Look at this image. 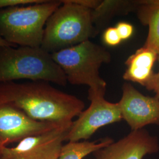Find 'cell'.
Returning a JSON list of instances; mask_svg holds the SVG:
<instances>
[{"label": "cell", "mask_w": 159, "mask_h": 159, "mask_svg": "<svg viewBox=\"0 0 159 159\" xmlns=\"http://www.w3.org/2000/svg\"><path fill=\"white\" fill-rule=\"evenodd\" d=\"M0 104H8L40 121H73L85 108L84 102L46 81L0 83Z\"/></svg>", "instance_id": "1"}, {"label": "cell", "mask_w": 159, "mask_h": 159, "mask_svg": "<svg viewBox=\"0 0 159 159\" xmlns=\"http://www.w3.org/2000/svg\"><path fill=\"white\" fill-rule=\"evenodd\" d=\"M27 79L65 86L68 81L51 53L41 47H0V83Z\"/></svg>", "instance_id": "2"}, {"label": "cell", "mask_w": 159, "mask_h": 159, "mask_svg": "<svg viewBox=\"0 0 159 159\" xmlns=\"http://www.w3.org/2000/svg\"><path fill=\"white\" fill-rule=\"evenodd\" d=\"M92 20V10L62 0V4L46 23L41 48L50 53L76 46L98 35Z\"/></svg>", "instance_id": "3"}, {"label": "cell", "mask_w": 159, "mask_h": 159, "mask_svg": "<svg viewBox=\"0 0 159 159\" xmlns=\"http://www.w3.org/2000/svg\"><path fill=\"white\" fill-rule=\"evenodd\" d=\"M62 1L0 10V36L14 46L41 47L46 23Z\"/></svg>", "instance_id": "4"}, {"label": "cell", "mask_w": 159, "mask_h": 159, "mask_svg": "<svg viewBox=\"0 0 159 159\" xmlns=\"http://www.w3.org/2000/svg\"><path fill=\"white\" fill-rule=\"evenodd\" d=\"M51 54L71 84L88 85L94 91L106 90L107 83L99 70L111 61V56L103 46L87 40Z\"/></svg>", "instance_id": "5"}, {"label": "cell", "mask_w": 159, "mask_h": 159, "mask_svg": "<svg viewBox=\"0 0 159 159\" xmlns=\"http://www.w3.org/2000/svg\"><path fill=\"white\" fill-rule=\"evenodd\" d=\"M106 90L89 89V107L83 110L73 121L67 140L80 142L89 140L101 127L119 122L122 120L118 102H111L104 98Z\"/></svg>", "instance_id": "6"}, {"label": "cell", "mask_w": 159, "mask_h": 159, "mask_svg": "<svg viewBox=\"0 0 159 159\" xmlns=\"http://www.w3.org/2000/svg\"><path fill=\"white\" fill-rule=\"evenodd\" d=\"M73 121L51 130L27 137L13 148H2L0 151V159H58L63 143L67 141Z\"/></svg>", "instance_id": "7"}, {"label": "cell", "mask_w": 159, "mask_h": 159, "mask_svg": "<svg viewBox=\"0 0 159 159\" xmlns=\"http://www.w3.org/2000/svg\"><path fill=\"white\" fill-rule=\"evenodd\" d=\"M67 123L37 121L10 104H0V151L10 144L20 142Z\"/></svg>", "instance_id": "8"}, {"label": "cell", "mask_w": 159, "mask_h": 159, "mask_svg": "<svg viewBox=\"0 0 159 159\" xmlns=\"http://www.w3.org/2000/svg\"><path fill=\"white\" fill-rule=\"evenodd\" d=\"M118 102L122 119L134 131L151 125H159V98L145 96L130 83L122 87V96Z\"/></svg>", "instance_id": "9"}, {"label": "cell", "mask_w": 159, "mask_h": 159, "mask_svg": "<svg viewBox=\"0 0 159 159\" xmlns=\"http://www.w3.org/2000/svg\"><path fill=\"white\" fill-rule=\"evenodd\" d=\"M159 152L158 137L144 129L125 136L93 153L95 159H143Z\"/></svg>", "instance_id": "10"}, {"label": "cell", "mask_w": 159, "mask_h": 159, "mask_svg": "<svg viewBox=\"0 0 159 159\" xmlns=\"http://www.w3.org/2000/svg\"><path fill=\"white\" fill-rule=\"evenodd\" d=\"M158 58L159 54L151 48L144 46L139 48L125 61L127 69L123 79L138 83L147 89L155 74L154 65Z\"/></svg>", "instance_id": "11"}, {"label": "cell", "mask_w": 159, "mask_h": 159, "mask_svg": "<svg viewBox=\"0 0 159 159\" xmlns=\"http://www.w3.org/2000/svg\"><path fill=\"white\" fill-rule=\"evenodd\" d=\"M139 0H103L92 10L93 23L98 34L114 17L135 12Z\"/></svg>", "instance_id": "12"}, {"label": "cell", "mask_w": 159, "mask_h": 159, "mask_svg": "<svg viewBox=\"0 0 159 159\" xmlns=\"http://www.w3.org/2000/svg\"><path fill=\"white\" fill-rule=\"evenodd\" d=\"M135 13L142 24L148 28L144 47L159 56V0H139Z\"/></svg>", "instance_id": "13"}, {"label": "cell", "mask_w": 159, "mask_h": 159, "mask_svg": "<svg viewBox=\"0 0 159 159\" xmlns=\"http://www.w3.org/2000/svg\"><path fill=\"white\" fill-rule=\"evenodd\" d=\"M114 142L113 139L109 137L93 142L89 140L68 142L63 145L57 159H83Z\"/></svg>", "instance_id": "14"}, {"label": "cell", "mask_w": 159, "mask_h": 159, "mask_svg": "<svg viewBox=\"0 0 159 159\" xmlns=\"http://www.w3.org/2000/svg\"><path fill=\"white\" fill-rule=\"evenodd\" d=\"M103 42L107 46H117L121 42V39L116 27H108L102 34Z\"/></svg>", "instance_id": "15"}, {"label": "cell", "mask_w": 159, "mask_h": 159, "mask_svg": "<svg viewBox=\"0 0 159 159\" xmlns=\"http://www.w3.org/2000/svg\"><path fill=\"white\" fill-rule=\"evenodd\" d=\"M44 0H0V9H5L17 6H27L39 4Z\"/></svg>", "instance_id": "16"}, {"label": "cell", "mask_w": 159, "mask_h": 159, "mask_svg": "<svg viewBox=\"0 0 159 159\" xmlns=\"http://www.w3.org/2000/svg\"><path fill=\"white\" fill-rule=\"evenodd\" d=\"M116 28L122 41L129 39L134 33V27L130 23L120 22Z\"/></svg>", "instance_id": "17"}, {"label": "cell", "mask_w": 159, "mask_h": 159, "mask_svg": "<svg viewBox=\"0 0 159 159\" xmlns=\"http://www.w3.org/2000/svg\"><path fill=\"white\" fill-rule=\"evenodd\" d=\"M158 61L159 64V56ZM147 89L148 90L153 91L156 93V96L159 98V71L157 73H155L153 78Z\"/></svg>", "instance_id": "18"}, {"label": "cell", "mask_w": 159, "mask_h": 159, "mask_svg": "<svg viewBox=\"0 0 159 159\" xmlns=\"http://www.w3.org/2000/svg\"><path fill=\"white\" fill-rule=\"evenodd\" d=\"M3 46H13V47H17V46H14L11 43H8L7 41L5 39H4L2 37L0 36V47H3Z\"/></svg>", "instance_id": "19"}, {"label": "cell", "mask_w": 159, "mask_h": 159, "mask_svg": "<svg viewBox=\"0 0 159 159\" xmlns=\"http://www.w3.org/2000/svg\"></svg>", "instance_id": "20"}, {"label": "cell", "mask_w": 159, "mask_h": 159, "mask_svg": "<svg viewBox=\"0 0 159 159\" xmlns=\"http://www.w3.org/2000/svg\"></svg>", "instance_id": "21"}]
</instances>
